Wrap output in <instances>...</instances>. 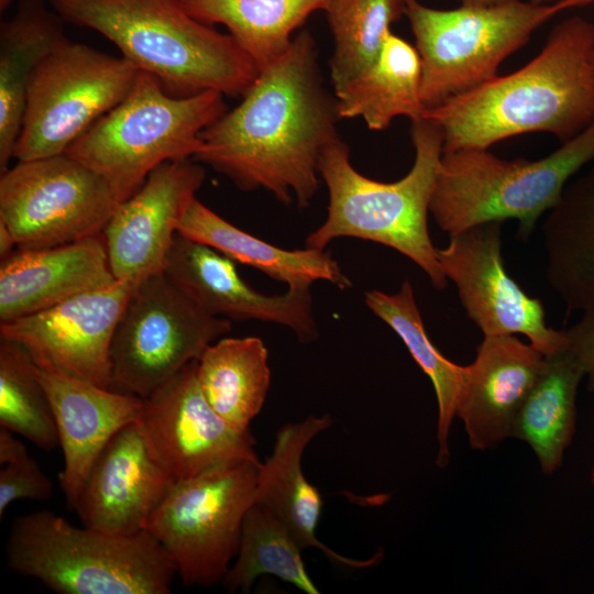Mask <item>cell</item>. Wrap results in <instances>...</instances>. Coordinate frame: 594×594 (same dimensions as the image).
<instances>
[{"label":"cell","instance_id":"cell-1","mask_svg":"<svg viewBox=\"0 0 594 594\" xmlns=\"http://www.w3.org/2000/svg\"><path fill=\"white\" fill-rule=\"evenodd\" d=\"M242 101L201 133L195 161L228 176L240 189H265L306 208L319 184V161L340 140L336 97L322 84L308 31L260 69Z\"/></svg>","mask_w":594,"mask_h":594},{"label":"cell","instance_id":"cell-2","mask_svg":"<svg viewBox=\"0 0 594 594\" xmlns=\"http://www.w3.org/2000/svg\"><path fill=\"white\" fill-rule=\"evenodd\" d=\"M593 53L594 24L568 18L524 67L426 109L422 118L441 129L442 153L488 148L531 132L564 143L594 122Z\"/></svg>","mask_w":594,"mask_h":594},{"label":"cell","instance_id":"cell-3","mask_svg":"<svg viewBox=\"0 0 594 594\" xmlns=\"http://www.w3.org/2000/svg\"><path fill=\"white\" fill-rule=\"evenodd\" d=\"M64 21L102 34L165 90L243 96L258 68L230 34L218 32L180 0H47Z\"/></svg>","mask_w":594,"mask_h":594},{"label":"cell","instance_id":"cell-4","mask_svg":"<svg viewBox=\"0 0 594 594\" xmlns=\"http://www.w3.org/2000/svg\"><path fill=\"white\" fill-rule=\"evenodd\" d=\"M415 161L406 176L392 183L371 179L351 164L349 147L336 141L322 153L318 169L329 194L326 220L306 239L324 250L338 238H356L389 246L416 263L437 289L447 286L428 231V212L443 134L432 121H411Z\"/></svg>","mask_w":594,"mask_h":594},{"label":"cell","instance_id":"cell-5","mask_svg":"<svg viewBox=\"0 0 594 594\" xmlns=\"http://www.w3.org/2000/svg\"><path fill=\"white\" fill-rule=\"evenodd\" d=\"M16 573L59 594H167L176 565L146 530L132 535L78 528L37 510L18 517L6 547Z\"/></svg>","mask_w":594,"mask_h":594},{"label":"cell","instance_id":"cell-6","mask_svg":"<svg viewBox=\"0 0 594 594\" xmlns=\"http://www.w3.org/2000/svg\"><path fill=\"white\" fill-rule=\"evenodd\" d=\"M219 91L176 97L140 70L127 96L65 152L99 174L120 202L168 161L195 157L201 133L227 110Z\"/></svg>","mask_w":594,"mask_h":594},{"label":"cell","instance_id":"cell-7","mask_svg":"<svg viewBox=\"0 0 594 594\" xmlns=\"http://www.w3.org/2000/svg\"><path fill=\"white\" fill-rule=\"evenodd\" d=\"M594 160V122L538 161H506L487 148L442 153L429 212L449 235L514 219L527 239L559 201L570 178Z\"/></svg>","mask_w":594,"mask_h":594},{"label":"cell","instance_id":"cell-8","mask_svg":"<svg viewBox=\"0 0 594 594\" xmlns=\"http://www.w3.org/2000/svg\"><path fill=\"white\" fill-rule=\"evenodd\" d=\"M592 1L560 0L548 4L518 0L494 7L439 10L406 0L405 15L421 59L426 109L495 77L499 65L549 19Z\"/></svg>","mask_w":594,"mask_h":594},{"label":"cell","instance_id":"cell-9","mask_svg":"<svg viewBox=\"0 0 594 594\" xmlns=\"http://www.w3.org/2000/svg\"><path fill=\"white\" fill-rule=\"evenodd\" d=\"M261 464L243 462L176 481L146 520L144 530L170 556L183 584L212 586L223 580L254 504Z\"/></svg>","mask_w":594,"mask_h":594},{"label":"cell","instance_id":"cell-10","mask_svg":"<svg viewBox=\"0 0 594 594\" xmlns=\"http://www.w3.org/2000/svg\"><path fill=\"white\" fill-rule=\"evenodd\" d=\"M231 330V320L201 310L158 272L134 287L111 348V387L148 397Z\"/></svg>","mask_w":594,"mask_h":594},{"label":"cell","instance_id":"cell-11","mask_svg":"<svg viewBox=\"0 0 594 594\" xmlns=\"http://www.w3.org/2000/svg\"><path fill=\"white\" fill-rule=\"evenodd\" d=\"M139 69L116 57L69 40L48 54L33 73L15 161L64 154L100 117L131 89Z\"/></svg>","mask_w":594,"mask_h":594},{"label":"cell","instance_id":"cell-12","mask_svg":"<svg viewBox=\"0 0 594 594\" xmlns=\"http://www.w3.org/2000/svg\"><path fill=\"white\" fill-rule=\"evenodd\" d=\"M119 204L99 174L66 153L16 161L1 173L0 221L19 249L51 248L99 235Z\"/></svg>","mask_w":594,"mask_h":594},{"label":"cell","instance_id":"cell-13","mask_svg":"<svg viewBox=\"0 0 594 594\" xmlns=\"http://www.w3.org/2000/svg\"><path fill=\"white\" fill-rule=\"evenodd\" d=\"M502 224L484 222L451 234L448 245L437 249L444 276L455 285L463 308L483 336L522 334L546 356L565 350V333L547 324L541 300L508 275Z\"/></svg>","mask_w":594,"mask_h":594},{"label":"cell","instance_id":"cell-14","mask_svg":"<svg viewBox=\"0 0 594 594\" xmlns=\"http://www.w3.org/2000/svg\"><path fill=\"white\" fill-rule=\"evenodd\" d=\"M197 360L143 399L139 425L158 462L182 481L243 462L261 464L250 429L239 430L205 398Z\"/></svg>","mask_w":594,"mask_h":594},{"label":"cell","instance_id":"cell-15","mask_svg":"<svg viewBox=\"0 0 594 594\" xmlns=\"http://www.w3.org/2000/svg\"><path fill=\"white\" fill-rule=\"evenodd\" d=\"M139 282L117 279L52 308L2 322L0 338L20 343L40 365L111 388L112 338Z\"/></svg>","mask_w":594,"mask_h":594},{"label":"cell","instance_id":"cell-16","mask_svg":"<svg viewBox=\"0 0 594 594\" xmlns=\"http://www.w3.org/2000/svg\"><path fill=\"white\" fill-rule=\"evenodd\" d=\"M206 177L197 161H168L121 201L102 235L117 279L142 280L162 272L178 226Z\"/></svg>","mask_w":594,"mask_h":594},{"label":"cell","instance_id":"cell-17","mask_svg":"<svg viewBox=\"0 0 594 594\" xmlns=\"http://www.w3.org/2000/svg\"><path fill=\"white\" fill-rule=\"evenodd\" d=\"M163 272L210 316L282 324L304 343L318 338L310 289L262 294L239 275L234 261L202 242L177 232Z\"/></svg>","mask_w":594,"mask_h":594},{"label":"cell","instance_id":"cell-18","mask_svg":"<svg viewBox=\"0 0 594 594\" xmlns=\"http://www.w3.org/2000/svg\"><path fill=\"white\" fill-rule=\"evenodd\" d=\"M175 482L152 453L139 422H132L120 429L97 457L75 512L85 527L136 534Z\"/></svg>","mask_w":594,"mask_h":594},{"label":"cell","instance_id":"cell-19","mask_svg":"<svg viewBox=\"0 0 594 594\" xmlns=\"http://www.w3.org/2000/svg\"><path fill=\"white\" fill-rule=\"evenodd\" d=\"M546 355L514 336H484L466 365L455 418L473 450L496 448L512 438L516 417L536 384Z\"/></svg>","mask_w":594,"mask_h":594},{"label":"cell","instance_id":"cell-20","mask_svg":"<svg viewBox=\"0 0 594 594\" xmlns=\"http://www.w3.org/2000/svg\"><path fill=\"white\" fill-rule=\"evenodd\" d=\"M34 365L52 406L64 455L59 485L68 507L75 509L101 450L120 429L139 422L143 398Z\"/></svg>","mask_w":594,"mask_h":594},{"label":"cell","instance_id":"cell-21","mask_svg":"<svg viewBox=\"0 0 594 594\" xmlns=\"http://www.w3.org/2000/svg\"><path fill=\"white\" fill-rule=\"evenodd\" d=\"M117 280L101 234L41 249L14 250L0 265V323L52 308Z\"/></svg>","mask_w":594,"mask_h":594},{"label":"cell","instance_id":"cell-22","mask_svg":"<svg viewBox=\"0 0 594 594\" xmlns=\"http://www.w3.org/2000/svg\"><path fill=\"white\" fill-rule=\"evenodd\" d=\"M331 425L330 415H311L286 424L277 431L272 454L258 469L254 503L273 514L302 550L317 548L330 561L355 569L369 568L383 559L382 552L367 560L351 559L317 538L323 501L317 487L305 477L301 457L307 444Z\"/></svg>","mask_w":594,"mask_h":594},{"label":"cell","instance_id":"cell-23","mask_svg":"<svg viewBox=\"0 0 594 594\" xmlns=\"http://www.w3.org/2000/svg\"><path fill=\"white\" fill-rule=\"evenodd\" d=\"M64 19L44 0H18L15 13L0 25V170L13 158L26 106L30 79L65 43Z\"/></svg>","mask_w":594,"mask_h":594},{"label":"cell","instance_id":"cell-24","mask_svg":"<svg viewBox=\"0 0 594 594\" xmlns=\"http://www.w3.org/2000/svg\"><path fill=\"white\" fill-rule=\"evenodd\" d=\"M178 233L212 246L235 263L252 266L288 289L306 290L318 280L346 289L352 286L338 262L323 250H285L248 233L200 202L193 200L182 218Z\"/></svg>","mask_w":594,"mask_h":594},{"label":"cell","instance_id":"cell-25","mask_svg":"<svg viewBox=\"0 0 594 594\" xmlns=\"http://www.w3.org/2000/svg\"><path fill=\"white\" fill-rule=\"evenodd\" d=\"M547 278L569 311L594 304V168L568 184L542 224Z\"/></svg>","mask_w":594,"mask_h":594},{"label":"cell","instance_id":"cell-26","mask_svg":"<svg viewBox=\"0 0 594 594\" xmlns=\"http://www.w3.org/2000/svg\"><path fill=\"white\" fill-rule=\"evenodd\" d=\"M422 67L416 47L389 31L376 59L351 80L334 89L341 119L361 118L369 129L381 131L393 119L424 117Z\"/></svg>","mask_w":594,"mask_h":594},{"label":"cell","instance_id":"cell-27","mask_svg":"<svg viewBox=\"0 0 594 594\" xmlns=\"http://www.w3.org/2000/svg\"><path fill=\"white\" fill-rule=\"evenodd\" d=\"M584 373L568 349L546 356L544 366L522 404L512 438L524 441L546 475L563 462L576 425V395Z\"/></svg>","mask_w":594,"mask_h":594},{"label":"cell","instance_id":"cell-28","mask_svg":"<svg viewBox=\"0 0 594 594\" xmlns=\"http://www.w3.org/2000/svg\"><path fill=\"white\" fill-rule=\"evenodd\" d=\"M199 387L212 409L239 430H248L271 385L268 353L257 337L220 338L197 360Z\"/></svg>","mask_w":594,"mask_h":594},{"label":"cell","instance_id":"cell-29","mask_svg":"<svg viewBox=\"0 0 594 594\" xmlns=\"http://www.w3.org/2000/svg\"><path fill=\"white\" fill-rule=\"evenodd\" d=\"M365 304L397 333L432 383L438 405L436 464L438 468H446L450 461V430L465 382L466 365L453 363L432 343L426 332L409 280H405L395 294L375 289L366 292Z\"/></svg>","mask_w":594,"mask_h":594},{"label":"cell","instance_id":"cell-30","mask_svg":"<svg viewBox=\"0 0 594 594\" xmlns=\"http://www.w3.org/2000/svg\"><path fill=\"white\" fill-rule=\"evenodd\" d=\"M195 19L220 23L258 70L282 55L293 32L329 0H180Z\"/></svg>","mask_w":594,"mask_h":594},{"label":"cell","instance_id":"cell-31","mask_svg":"<svg viewBox=\"0 0 594 594\" xmlns=\"http://www.w3.org/2000/svg\"><path fill=\"white\" fill-rule=\"evenodd\" d=\"M301 548L267 509L253 504L246 512L235 563L222 580L229 592L248 593L260 575H274L307 594H319L307 573Z\"/></svg>","mask_w":594,"mask_h":594},{"label":"cell","instance_id":"cell-32","mask_svg":"<svg viewBox=\"0 0 594 594\" xmlns=\"http://www.w3.org/2000/svg\"><path fill=\"white\" fill-rule=\"evenodd\" d=\"M406 0H329L323 9L334 38L330 76L337 89L377 57L391 24L405 15Z\"/></svg>","mask_w":594,"mask_h":594},{"label":"cell","instance_id":"cell-33","mask_svg":"<svg viewBox=\"0 0 594 594\" xmlns=\"http://www.w3.org/2000/svg\"><path fill=\"white\" fill-rule=\"evenodd\" d=\"M0 426L42 450L59 446L52 406L31 354L20 343L1 338Z\"/></svg>","mask_w":594,"mask_h":594},{"label":"cell","instance_id":"cell-34","mask_svg":"<svg viewBox=\"0 0 594 594\" xmlns=\"http://www.w3.org/2000/svg\"><path fill=\"white\" fill-rule=\"evenodd\" d=\"M53 494V483L38 463L29 454L6 464L0 471V517L8 506L23 498L47 501Z\"/></svg>","mask_w":594,"mask_h":594},{"label":"cell","instance_id":"cell-35","mask_svg":"<svg viewBox=\"0 0 594 594\" xmlns=\"http://www.w3.org/2000/svg\"><path fill=\"white\" fill-rule=\"evenodd\" d=\"M564 333L566 349L581 366L588 389L594 391V304L585 308L582 318Z\"/></svg>","mask_w":594,"mask_h":594},{"label":"cell","instance_id":"cell-36","mask_svg":"<svg viewBox=\"0 0 594 594\" xmlns=\"http://www.w3.org/2000/svg\"><path fill=\"white\" fill-rule=\"evenodd\" d=\"M13 433L6 428H0L1 465L18 461L29 454L24 443L14 438Z\"/></svg>","mask_w":594,"mask_h":594},{"label":"cell","instance_id":"cell-37","mask_svg":"<svg viewBox=\"0 0 594 594\" xmlns=\"http://www.w3.org/2000/svg\"><path fill=\"white\" fill-rule=\"evenodd\" d=\"M14 248H18L16 242L8 229V227L0 221V256L1 260L8 257L14 252Z\"/></svg>","mask_w":594,"mask_h":594},{"label":"cell","instance_id":"cell-38","mask_svg":"<svg viewBox=\"0 0 594 594\" xmlns=\"http://www.w3.org/2000/svg\"><path fill=\"white\" fill-rule=\"evenodd\" d=\"M461 6L466 7H494L506 4L518 0H459Z\"/></svg>","mask_w":594,"mask_h":594},{"label":"cell","instance_id":"cell-39","mask_svg":"<svg viewBox=\"0 0 594 594\" xmlns=\"http://www.w3.org/2000/svg\"><path fill=\"white\" fill-rule=\"evenodd\" d=\"M12 0H0V11L3 12L10 4Z\"/></svg>","mask_w":594,"mask_h":594},{"label":"cell","instance_id":"cell-40","mask_svg":"<svg viewBox=\"0 0 594 594\" xmlns=\"http://www.w3.org/2000/svg\"><path fill=\"white\" fill-rule=\"evenodd\" d=\"M590 479H591V483H592V485H593V487H594V466L592 468Z\"/></svg>","mask_w":594,"mask_h":594},{"label":"cell","instance_id":"cell-41","mask_svg":"<svg viewBox=\"0 0 594 594\" xmlns=\"http://www.w3.org/2000/svg\"><path fill=\"white\" fill-rule=\"evenodd\" d=\"M530 1H532L535 3H547V2H549L551 0H530Z\"/></svg>","mask_w":594,"mask_h":594},{"label":"cell","instance_id":"cell-42","mask_svg":"<svg viewBox=\"0 0 594 594\" xmlns=\"http://www.w3.org/2000/svg\"><path fill=\"white\" fill-rule=\"evenodd\" d=\"M591 64H592V72H593V76H594V53L592 55Z\"/></svg>","mask_w":594,"mask_h":594},{"label":"cell","instance_id":"cell-43","mask_svg":"<svg viewBox=\"0 0 594 594\" xmlns=\"http://www.w3.org/2000/svg\"><path fill=\"white\" fill-rule=\"evenodd\" d=\"M593 439H594V435H593Z\"/></svg>","mask_w":594,"mask_h":594}]
</instances>
